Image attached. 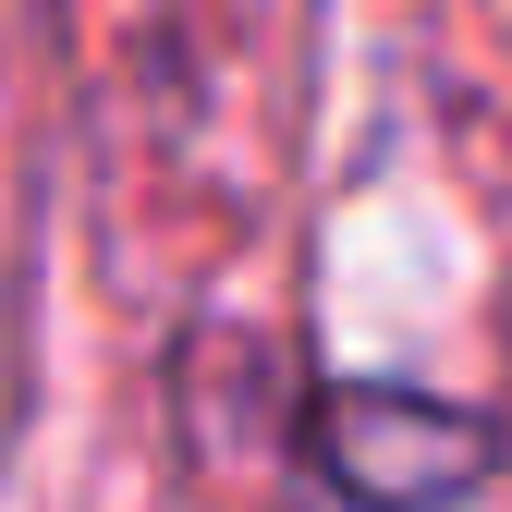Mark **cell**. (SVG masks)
<instances>
[{"label": "cell", "instance_id": "6da1fadb", "mask_svg": "<svg viewBox=\"0 0 512 512\" xmlns=\"http://www.w3.org/2000/svg\"><path fill=\"white\" fill-rule=\"evenodd\" d=\"M293 452L330 512H464L500 488V427L476 403H439L415 378H330L305 391Z\"/></svg>", "mask_w": 512, "mask_h": 512}]
</instances>
